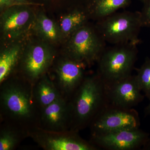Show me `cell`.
I'll list each match as a JSON object with an SVG mask.
<instances>
[{"label": "cell", "mask_w": 150, "mask_h": 150, "mask_svg": "<svg viewBox=\"0 0 150 150\" xmlns=\"http://www.w3.org/2000/svg\"><path fill=\"white\" fill-rule=\"evenodd\" d=\"M40 108L34 98L33 85L14 74L0 84V121L26 129L38 127Z\"/></svg>", "instance_id": "cell-1"}, {"label": "cell", "mask_w": 150, "mask_h": 150, "mask_svg": "<svg viewBox=\"0 0 150 150\" xmlns=\"http://www.w3.org/2000/svg\"><path fill=\"white\" fill-rule=\"evenodd\" d=\"M71 131L79 132L89 127L109 103L106 86L97 73L86 76L69 100Z\"/></svg>", "instance_id": "cell-2"}, {"label": "cell", "mask_w": 150, "mask_h": 150, "mask_svg": "<svg viewBox=\"0 0 150 150\" xmlns=\"http://www.w3.org/2000/svg\"><path fill=\"white\" fill-rule=\"evenodd\" d=\"M137 46L117 44L104 49L97 62V73L105 86L132 75L138 56Z\"/></svg>", "instance_id": "cell-3"}, {"label": "cell", "mask_w": 150, "mask_h": 150, "mask_svg": "<svg viewBox=\"0 0 150 150\" xmlns=\"http://www.w3.org/2000/svg\"><path fill=\"white\" fill-rule=\"evenodd\" d=\"M97 30L106 43L137 45L142 27L140 12H116L97 21Z\"/></svg>", "instance_id": "cell-4"}, {"label": "cell", "mask_w": 150, "mask_h": 150, "mask_svg": "<svg viewBox=\"0 0 150 150\" xmlns=\"http://www.w3.org/2000/svg\"><path fill=\"white\" fill-rule=\"evenodd\" d=\"M105 43L96 26L87 23L70 36L66 56L89 67L97 62Z\"/></svg>", "instance_id": "cell-5"}, {"label": "cell", "mask_w": 150, "mask_h": 150, "mask_svg": "<svg viewBox=\"0 0 150 150\" xmlns=\"http://www.w3.org/2000/svg\"><path fill=\"white\" fill-rule=\"evenodd\" d=\"M56 58L55 51L46 43H31L23 49L16 74L33 85L48 73Z\"/></svg>", "instance_id": "cell-6"}, {"label": "cell", "mask_w": 150, "mask_h": 150, "mask_svg": "<svg viewBox=\"0 0 150 150\" xmlns=\"http://www.w3.org/2000/svg\"><path fill=\"white\" fill-rule=\"evenodd\" d=\"M139 112L134 108L121 107L108 103L91 123V136L106 134L122 129L139 128Z\"/></svg>", "instance_id": "cell-7"}, {"label": "cell", "mask_w": 150, "mask_h": 150, "mask_svg": "<svg viewBox=\"0 0 150 150\" xmlns=\"http://www.w3.org/2000/svg\"><path fill=\"white\" fill-rule=\"evenodd\" d=\"M84 64L68 56L56 60L48 74L61 94L69 100L86 75Z\"/></svg>", "instance_id": "cell-8"}, {"label": "cell", "mask_w": 150, "mask_h": 150, "mask_svg": "<svg viewBox=\"0 0 150 150\" xmlns=\"http://www.w3.org/2000/svg\"><path fill=\"white\" fill-rule=\"evenodd\" d=\"M30 137L45 150H98L90 142L83 139L79 132L46 131L36 127L28 132Z\"/></svg>", "instance_id": "cell-9"}, {"label": "cell", "mask_w": 150, "mask_h": 150, "mask_svg": "<svg viewBox=\"0 0 150 150\" xmlns=\"http://www.w3.org/2000/svg\"><path fill=\"white\" fill-rule=\"evenodd\" d=\"M149 133L139 128L125 129L91 136L90 142L99 149L107 150H142L149 139Z\"/></svg>", "instance_id": "cell-10"}, {"label": "cell", "mask_w": 150, "mask_h": 150, "mask_svg": "<svg viewBox=\"0 0 150 150\" xmlns=\"http://www.w3.org/2000/svg\"><path fill=\"white\" fill-rule=\"evenodd\" d=\"M35 18L32 11L27 8L7 9L1 15V28L3 36L9 40L22 37L33 28Z\"/></svg>", "instance_id": "cell-11"}, {"label": "cell", "mask_w": 150, "mask_h": 150, "mask_svg": "<svg viewBox=\"0 0 150 150\" xmlns=\"http://www.w3.org/2000/svg\"><path fill=\"white\" fill-rule=\"evenodd\" d=\"M105 86L109 103L120 107L134 108L145 97L142 93L135 75H130Z\"/></svg>", "instance_id": "cell-12"}, {"label": "cell", "mask_w": 150, "mask_h": 150, "mask_svg": "<svg viewBox=\"0 0 150 150\" xmlns=\"http://www.w3.org/2000/svg\"><path fill=\"white\" fill-rule=\"evenodd\" d=\"M71 121L69 100L61 97L40 110L38 127L46 131H69Z\"/></svg>", "instance_id": "cell-13"}, {"label": "cell", "mask_w": 150, "mask_h": 150, "mask_svg": "<svg viewBox=\"0 0 150 150\" xmlns=\"http://www.w3.org/2000/svg\"><path fill=\"white\" fill-rule=\"evenodd\" d=\"M23 49L20 44L4 48L0 54V84L15 74Z\"/></svg>", "instance_id": "cell-14"}, {"label": "cell", "mask_w": 150, "mask_h": 150, "mask_svg": "<svg viewBox=\"0 0 150 150\" xmlns=\"http://www.w3.org/2000/svg\"><path fill=\"white\" fill-rule=\"evenodd\" d=\"M33 93L41 109L62 97L48 73L33 84Z\"/></svg>", "instance_id": "cell-15"}, {"label": "cell", "mask_w": 150, "mask_h": 150, "mask_svg": "<svg viewBox=\"0 0 150 150\" xmlns=\"http://www.w3.org/2000/svg\"><path fill=\"white\" fill-rule=\"evenodd\" d=\"M28 132L14 124L1 122L0 150L16 149L24 139L29 137Z\"/></svg>", "instance_id": "cell-16"}, {"label": "cell", "mask_w": 150, "mask_h": 150, "mask_svg": "<svg viewBox=\"0 0 150 150\" xmlns=\"http://www.w3.org/2000/svg\"><path fill=\"white\" fill-rule=\"evenodd\" d=\"M131 0H92L88 10L89 17L99 20L129 5Z\"/></svg>", "instance_id": "cell-17"}, {"label": "cell", "mask_w": 150, "mask_h": 150, "mask_svg": "<svg viewBox=\"0 0 150 150\" xmlns=\"http://www.w3.org/2000/svg\"><path fill=\"white\" fill-rule=\"evenodd\" d=\"M33 28L42 38L49 43L58 42L63 35L59 25L44 13L36 16Z\"/></svg>", "instance_id": "cell-18"}, {"label": "cell", "mask_w": 150, "mask_h": 150, "mask_svg": "<svg viewBox=\"0 0 150 150\" xmlns=\"http://www.w3.org/2000/svg\"><path fill=\"white\" fill-rule=\"evenodd\" d=\"M89 18L85 11L76 9L62 17L59 26L62 35L69 37L78 29L87 23Z\"/></svg>", "instance_id": "cell-19"}, {"label": "cell", "mask_w": 150, "mask_h": 150, "mask_svg": "<svg viewBox=\"0 0 150 150\" xmlns=\"http://www.w3.org/2000/svg\"><path fill=\"white\" fill-rule=\"evenodd\" d=\"M137 82L145 97L150 100V58L147 57L139 68L135 69Z\"/></svg>", "instance_id": "cell-20"}, {"label": "cell", "mask_w": 150, "mask_h": 150, "mask_svg": "<svg viewBox=\"0 0 150 150\" xmlns=\"http://www.w3.org/2000/svg\"><path fill=\"white\" fill-rule=\"evenodd\" d=\"M144 6L140 12L142 27L150 28V0H143Z\"/></svg>", "instance_id": "cell-21"}, {"label": "cell", "mask_w": 150, "mask_h": 150, "mask_svg": "<svg viewBox=\"0 0 150 150\" xmlns=\"http://www.w3.org/2000/svg\"><path fill=\"white\" fill-rule=\"evenodd\" d=\"M10 4V0H0V6L1 8L8 6Z\"/></svg>", "instance_id": "cell-22"}, {"label": "cell", "mask_w": 150, "mask_h": 150, "mask_svg": "<svg viewBox=\"0 0 150 150\" xmlns=\"http://www.w3.org/2000/svg\"><path fill=\"white\" fill-rule=\"evenodd\" d=\"M142 150H150V137L149 138L147 142H146L145 144L144 145Z\"/></svg>", "instance_id": "cell-23"}, {"label": "cell", "mask_w": 150, "mask_h": 150, "mask_svg": "<svg viewBox=\"0 0 150 150\" xmlns=\"http://www.w3.org/2000/svg\"><path fill=\"white\" fill-rule=\"evenodd\" d=\"M145 113L146 115L150 116V100L149 104L145 108Z\"/></svg>", "instance_id": "cell-24"}, {"label": "cell", "mask_w": 150, "mask_h": 150, "mask_svg": "<svg viewBox=\"0 0 150 150\" xmlns=\"http://www.w3.org/2000/svg\"><path fill=\"white\" fill-rule=\"evenodd\" d=\"M16 1H24V0H16Z\"/></svg>", "instance_id": "cell-25"}, {"label": "cell", "mask_w": 150, "mask_h": 150, "mask_svg": "<svg viewBox=\"0 0 150 150\" xmlns=\"http://www.w3.org/2000/svg\"><path fill=\"white\" fill-rule=\"evenodd\" d=\"M142 1H143V0H142Z\"/></svg>", "instance_id": "cell-26"}]
</instances>
